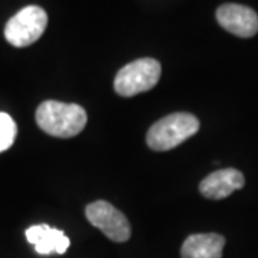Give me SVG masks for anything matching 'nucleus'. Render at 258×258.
Listing matches in <instances>:
<instances>
[{"instance_id":"nucleus-1","label":"nucleus","mask_w":258,"mask_h":258,"mask_svg":"<svg viewBox=\"0 0 258 258\" xmlns=\"http://www.w3.org/2000/svg\"><path fill=\"white\" fill-rule=\"evenodd\" d=\"M39 128L56 138H72L86 126L88 115L81 105L45 101L36 111Z\"/></svg>"},{"instance_id":"nucleus-7","label":"nucleus","mask_w":258,"mask_h":258,"mask_svg":"<svg viewBox=\"0 0 258 258\" xmlns=\"http://www.w3.org/2000/svg\"><path fill=\"white\" fill-rule=\"evenodd\" d=\"M244 184V175L238 169L225 168L204 178L200 184V192L208 200H224L234 191L241 189Z\"/></svg>"},{"instance_id":"nucleus-10","label":"nucleus","mask_w":258,"mask_h":258,"mask_svg":"<svg viewBox=\"0 0 258 258\" xmlns=\"http://www.w3.org/2000/svg\"><path fill=\"white\" fill-rule=\"evenodd\" d=\"M16 134H18V126L15 120L8 113L0 112V152L8 151L13 145Z\"/></svg>"},{"instance_id":"nucleus-5","label":"nucleus","mask_w":258,"mask_h":258,"mask_svg":"<svg viewBox=\"0 0 258 258\" xmlns=\"http://www.w3.org/2000/svg\"><path fill=\"white\" fill-rule=\"evenodd\" d=\"M88 221L115 242H125L131 237L128 218L106 201H95L85 210Z\"/></svg>"},{"instance_id":"nucleus-4","label":"nucleus","mask_w":258,"mask_h":258,"mask_svg":"<svg viewBox=\"0 0 258 258\" xmlns=\"http://www.w3.org/2000/svg\"><path fill=\"white\" fill-rule=\"evenodd\" d=\"M46 26V12L39 6H26L9 19L5 28V37L12 46H29L40 39Z\"/></svg>"},{"instance_id":"nucleus-2","label":"nucleus","mask_w":258,"mask_h":258,"mask_svg":"<svg viewBox=\"0 0 258 258\" xmlns=\"http://www.w3.org/2000/svg\"><path fill=\"white\" fill-rule=\"evenodd\" d=\"M198 129L200 120L191 113H171L155 122L149 128L147 134V144L154 151H169L195 135Z\"/></svg>"},{"instance_id":"nucleus-6","label":"nucleus","mask_w":258,"mask_h":258,"mask_svg":"<svg viewBox=\"0 0 258 258\" xmlns=\"http://www.w3.org/2000/svg\"><path fill=\"white\" fill-rule=\"evenodd\" d=\"M217 20L221 28L238 37H252L258 32V15L244 5H222L217 10Z\"/></svg>"},{"instance_id":"nucleus-8","label":"nucleus","mask_w":258,"mask_h":258,"mask_svg":"<svg viewBox=\"0 0 258 258\" xmlns=\"http://www.w3.org/2000/svg\"><path fill=\"white\" fill-rule=\"evenodd\" d=\"M26 238L30 244L35 245L37 254L42 255H49L52 252L63 254L71 245V241L64 235L63 231L52 228L46 224L33 225L28 228Z\"/></svg>"},{"instance_id":"nucleus-3","label":"nucleus","mask_w":258,"mask_h":258,"mask_svg":"<svg viewBox=\"0 0 258 258\" xmlns=\"http://www.w3.org/2000/svg\"><path fill=\"white\" fill-rule=\"evenodd\" d=\"M161 78V63L152 57H142L123 66L115 76L113 88L120 96H135L151 91Z\"/></svg>"},{"instance_id":"nucleus-9","label":"nucleus","mask_w":258,"mask_h":258,"mask_svg":"<svg viewBox=\"0 0 258 258\" xmlns=\"http://www.w3.org/2000/svg\"><path fill=\"white\" fill-rule=\"evenodd\" d=\"M225 238L215 234H194L182 244L181 258H221Z\"/></svg>"}]
</instances>
